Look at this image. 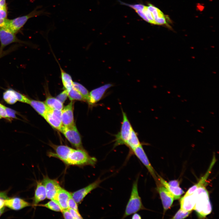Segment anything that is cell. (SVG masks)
I'll list each match as a JSON object with an SVG mask.
<instances>
[{
	"label": "cell",
	"instance_id": "cell-30",
	"mask_svg": "<svg viewBox=\"0 0 219 219\" xmlns=\"http://www.w3.org/2000/svg\"><path fill=\"white\" fill-rule=\"evenodd\" d=\"M191 211L183 210L181 208L172 217V219H184L187 216L191 213Z\"/></svg>",
	"mask_w": 219,
	"mask_h": 219
},
{
	"label": "cell",
	"instance_id": "cell-8",
	"mask_svg": "<svg viewBox=\"0 0 219 219\" xmlns=\"http://www.w3.org/2000/svg\"><path fill=\"white\" fill-rule=\"evenodd\" d=\"M61 115L62 110L48 108L43 118L52 127L60 131L63 126Z\"/></svg>",
	"mask_w": 219,
	"mask_h": 219
},
{
	"label": "cell",
	"instance_id": "cell-36",
	"mask_svg": "<svg viewBox=\"0 0 219 219\" xmlns=\"http://www.w3.org/2000/svg\"><path fill=\"white\" fill-rule=\"evenodd\" d=\"M68 97V93L66 90H64L58 95L56 98L63 103L64 102Z\"/></svg>",
	"mask_w": 219,
	"mask_h": 219
},
{
	"label": "cell",
	"instance_id": "cell-23",
	"mask_svg": "<svg viewBox=\"0 0 219 219\" xmlns=\"http://www.w3.org/2000/svg\"><path fill=\"white\" fill-rule=\"evenodd\" d=\"M215 161L216 159L215 156V155H214L211 165L210 166V167L209 168V170L207 171V172L205 175L197 183L189 189L185 194L186 195H190L193 193L198 187L203 186V184L205 183V181L207 179L210 171L213 165L215 162Z\"/></svg>",
	"mask_w": 219,
	"mask_h": 219
},
{
	"label": "cell",
	"instance_id": "cell-38",
	"mask_svg": "<svg viewBox=\"0 0 219 219\" xmlns=\"http://www.w3.org/2000/svg\"><path fill=\"white\" fill-rule=\"evenodd\" d=\"M65 219H74L68 208L62 209L61 211Z\"/></svg>",
	"mask_w": 219,
	"mask_h": 219
},
{
	"label": "cell",
	"instance_id": "cell-3",
	"mask_svg": "<svg viewBox=\"0 0 219 219\" xmlns=\"http://www.w3.org/2000/svg\"><path fill=\"white\" fill-rule=\"evenodd\" d=\"M96 162L95 158L90 156L83 149H73L68 157L66 164L94 166Z\"/></svg>",
	"mask_w": 219,
	"mask_h": 219
},
{
	"label": "cell",
	"instance_id": "cell-39",
	"mask_svg": "<svg viewBox=\"0 0 219 219\" xmlns=\"http://www.w3.org/2000/svg\"><path fill=\"white\" fill-rule=\"evenodd\" d=\"M7 17L6 7L0 8V19H6Z\"/></svg>",
	"mask_w": 219,
	"mask_h": 219
},
{
	"label": "cell",
	"instance_id": "cell-22",
	"mask_svg": "<svg viewBox=\"0 0 219 219\" xmlns=\"http://www.w3.org/2000/svg\"><path fill=\"white\" fill-rule=\"evenodd\" d=\"M45 103L48 108L62 110L63 108V103L56 98L48 96Z\"/></svg>",
	"mask_w": 219,
	"mask_h": 219
},
{
	"label": "cell",
	"instance_id": "cell-25",
	"mask_svg": "<svg viewBox=\"0 0 219 219\" xmlns=\"http://www.w3.org/2000/svg\"><path fill=\"white\" fill-rule=\"evenodd\" d=\"M61 78L63 88L67 92L73 87V82L71 76L63 70L60 66Z\"/></svg>",
	"mask_w": 219,
	"mask_h": 219
},
{
	"label": "cell",
	"instance_id": "cell-14",
	"mask_svg": "<svg viewBox=\"0 0 219 219\" xmlns=\"http://www.w3.org/2000/svg\"><path fill=\"white\" fill-rule=\"evenodd\" d=\"M74 102H71L62 110L61 119L62 124L66 127L75 125L73 114Z\"/></svg>",
	"mask_w": 219,
	"mask_h": 219
},
{
	"label": "cell",
	"instance_id": "cell-24",
	"mask_svg": "<svg viewBox=\"0 0 219 219\" xmlns=\"http://www.w3.org/2000/svg\"><path fill=\"white\" fill-rule=\"evenodd\" d=\"M141 144L138 137L137 133L133 128L130 133L126 145L129 148L131 151Z\"/></svg>",
	"mask_w": 219,
	"mask_h": 219
},
{
	"label": "cell",
	"instance_id": "cell-33",
	"mask_svg": "<svg viewBox=\"0 0 219 219\" xmlns=\"http://www.w3.org/2000/svg\"><path fill=\"white\" fill-rule=\"evenodd\" d=\"M0 116L2 118H4L9 121L11 120L8 117L5 108V106L0 103Z\"/></svg>",
	"mask_w": 219,
	"mask_h": 219
},
{
	"label": "cell",
	"instance_id": "cell-16",
	"mask_svg": "<svg viewBox=\"0 0 219 219\" xmlns=\"http://www.w3.org/2000/svg\"><path fill=\"white\" fill-rule=\"evenodd\" d=\"M31 206L30 203L18 197L9 198L5 202V206L14 210H20Z\"/></svg>",
	"mask_w": 219,
	"mask_h": 219
},
{
	"label": "cell",
	"instance_id": "cell-29",
	"mask_svg": "<svg viewBox=\"0 0 219 219\" xmlns=\"http://www.w3.org/2000/svg\"><path fill=\"white\" fill-rule=\"evenodd\" d=\"M46 207L51 210L57 211H61L62 209L58 203L53 200H51L46 203L37 204L36 206Z\"/></svg>",
	"mask_w": 219,
	"mask_h": 219
},
{
	"label": "cell",
	"instance_id": "cell-10",
	"mask_svg": "<svg viewBox=\"0 0 219 219\" xmlns=\"http://www.w3.org/2000/svg\"><path fill=\"white\" fill-rule=\"evenodd\" d=\"M50 145L55 152H49V156L57 158L66 164L68 157L73 149L64 145H58L50 144Z\"/></svg>",
	"mask_w": 219,
	"mask_h": 219
},
{
	"label": "cell",
	"instance_id": "cell-34",
	"mask_svg": "<svg viewBox=\"0 0 219 219\" xmlns=\"http://www.w3.org/2000/svg\"><path fill=\"white\" fill-rule=\"evenodd\" d=\"M18 101L29 104L30 99L25 96L16 91Z\"/></svg>",
	"mask_w": 219,
	"mask_h": 219
},
{
	"label": "cell",
	"instance_id": "cell-32",
	"mask_svg": "<svg viewBox=\"0 0 219 219\" xmlns=\"http://www.w3.org/2000/svg\"><path fill=\"white\" fill-rule=\"evenodd\" d=\"M68 208L74 209L78 212H79L77 203L73 198L71 194L68 200Z\"/></svg>",
	"mask_w": 219,
	"mask_h": 219
},
{
	"label": "cell",
	"instance_id": "cell-12",
	"mask_svg": "<svg viewBox=\"0 0 219 219\" xmlns=\"http://www.w3.org/2000/svg\"><path fill=\"white\" fill-rule=\"evenodd\" d=\"M102 181V180L98 178L86 187L71 193L73 198L77 203H80L89 193L99 187Z\"/></svg>",
	"mask_w": 219,
	"mask_h": 219
},
{
	"label": "cell",
	"instance_id": "cell-42",
	"mask_svg": "<svg viewBox=\"0 0 219 219\" xmlns=\"http://www.w3.org/2000/svg\"><path fill=\"white\" fill-rule=\"evenodd\" d=\"M8 19H0V27L5 26L8 21Z\"/></svg>",
	"mask_w": 219,
	"mask_h": 219
},
{
	"label": "cell",
	"instance_id": "cell-4",
	"mask_svg": "<svg viewBox=\"0 0 219 219\" xmlns=\"http://www.w3.org/2000/svg\"><path fill=\"white\" fill-rule=\"evenodd\" d=\"M123 120L120 131L115 135L114 147L124 144L126 145L131 130L133 129L126 113L122 110Z\"/></svg>",
	"mask_w": 219,
	"mask_h": 219
},
{
	"label": "cell",
	"instance_id": "cell-5",
	"mask_svg": "<svg viewBox=\"0 0 219 219\" xmlns=\"http://www.w3.org/2000/svg\"><path fill=\"white\" fill-rule=\"evenodd\" d=\"M45 13L43 10L35 9L28 14L16 18L12 20L8 19L5 26L15 34L23 26L30 18Z\"/></svg>",
	"mask_w": 219,
	"mask_h": 219
},
{
	"label": "cell",
	"instance_id": "cell-37",
	"mask_svg": "<svg viewBox=\"0 0 219 219\" xmlns=\"http://www.w3.org/2000/svg\"><path fill=\"white\" fill-rule=\"evenodd\" d=\"M68 209L74 219H82L83 218L79 212L70 208H68Z\"/></svg>",
	"mask_w": 219,
	"mask_h": 219
},
{
	"label": "cell",
	"instance_id": "cell-26",
	"mask_svg": "<svg viewBox=\"0 0 219 219\" xmlns=\"http://www.w3.org/2000/svg\"><path fill=\"white\" fill-rule=\"evenodd\" d=\"M3 98L7 103L10 105L13 104L18 101L16 91L12 89H9L4 92Z\"/></svg>",
	"mask_w": 219,
	"mask_h": 219
},
{
	"label": "cell",
	"instance_id": "cell-17",
	"mask_svg": "<svg viewBox=\"0 0 219 219\" xmlns=\"http://www.w3.org/2000/svg\"><path fill=\"white\" fill-rule=\"evenodd\" d=\"M196 198L195 191L190 195L185 194L180 200V208L187 211H192L195 206Z\"/></svg>",
	"mask_w": 219,
	"mask_h": 219
},
{
	"label": "cell",
	"instance_id": "cell-45",
	"mask_svg": "<svg viewBox=\"0 0 219 219\" xmlns=\"http://www.w3.org/2000/svg\"><path fill=\"white\" fill-rule=\"evenodd\" d=\"M2 118L1 117V116H0V120Z\"/></svg>",
	"mask_w": 219,
	"mask_h": 219
},
{
	"label": "cell",
	"instance_id": "cell-43",
	"mask_svg": "<svg viewBox=\"0 0 219 219\" xmlns=\"http://www.w3.org/2000/svg\"><path fill=\"white\" fill-rule=\"evenodd\" d=\"M141 216L136 213L133 214L132 216V219H141Z\"/></svg>",
	"mask_w": 219,
	"mask_h": 219
},
{
	"label": "cell",
	"instance_id": "cell-2",
	"mask_svg": "<svg viewBox=\"0 0 219 219\" xmlns=\"http://www.w3.org/2000/svg\"><path fill=\"white\" fill-rule=\"evenodd\" d=\"M138 177L134 182L130 196L126 206L122 218L137 213L138 211L145 210L144 206L138 190Z\"/></svg>",
	"mask_w": 219,
	"mask_h": 219
},
{
	"label": "cell",
	"instance_id": "cell-35",
	"mask_svg": "<svg viewBox=\"0 0 219 219\" xmlns=\"http://www.w3.org/2000/svg\"><path fill=\"white\" fill-rule=\"evenodd\" d=\"M8 198L6 192L0 191V209L5 207V200Z\"/></svg>",
	"mask_w": 219,
	"mask_h": 219
},
{
	"label": "cell",
	"instance_id": "cell-41",
	"mask_svg": "<svg viewBox=\"0 0 219 219\" xmlns=\"http://www.w3.org/2000/svg\"><path fill=\"white\" fill-rule=\"evenodd\" d=\"M168 183L170 186L174 187H179V182L177 180L170 181Z\"/></svg>",
	"mask_w": 219,
	"mask_h": 219
},
{
	"label": "cell",
	"instance_id": "cell-15",
	"mask_svg": "<svg viewBox=\"0 0 219 219\" xmlns=\"http://www.w3.org/2000/svg\"><path fill=\"white\" fill-rule=\"evenodd\" d=\"M157 186L164 211H166L171 206L174 200V196L162 185H160L159 184Z\"/></svg>",
	"mask_w": 219,
	"mask_h": 219
},
{
	"label": "cell",
	"instance_id": "cell-31",
	"mask_svg": "<svg viewBox=\"0 0 219 219\" xmlns=\"http://www.w3.org/2000/svg\"><path fill=\"white\" fill-rule=\"evenodd\" d=\"M5 108L7 115L11 121L13 119H18L16 116V112L15 110L5 106Z\"/></svg>",
	"mask_w": 219,
	"mask_h": 219
},
{
	"label": "cell",
	"instance_id": "cell-18",
	"mask_svg": "<svg viewBox=\"0 0 219 219\" xmlns=\"http://www.w3.org/2000/svg\"><path fill=\"white\" fill-rule=\"evenodd\" d=\"M71 195V193L61 187L54 200L58 203L62 210L68 209V202Z\"/></svg>",
	"mask_w": 219,
	"mask_h": 219
},
{
	"label": "cell",
	"instance_id": "cell-13",
	"mask_svg": "<svg viewBox=\"0 0 219 219\" xmlns=\"http://www.w3.org/2000/svg\"><path fill=\"white\" fill-rule=\"evenodd\" d=\"M113 86L112 84L108 83L92 90L89 92L87 102L91 106L95 105L102 99L107 90Z\"/></svg>",
	"mask_w": 219,
	"mask_h": 219
},
{
	"label": "cell",
	"instance_id": "cell-40",
	"mask_svg": "<svg viewBox=\"0 0 219 219\" xmlns=\"http://www.w3.org/2000/svg\"><path fill=\"white\" fill-rule=\"evenodd\" d=\"M155 25H163L166 24L165 17L157 19L155 20Z\"/></svg>",
	"mask_w": 219,
	"mask_h": 219
},
{
	"label": "cell",
	"instance_id": "cell-19",
	"mask_svg": "<svg viewBox=\"0 0 219 219\" xmlns=\"http://www.w3.org/2000/svg\"><path fill=\"white\" fill-rule=\"evenodd\" d=\"M46 198V191L42 182H37L33 198V205L36 206L39 202L44 200Z\"/></svg>",
	"mask_w": 219,
	"mask_h": 219
},
{
	"label": "cell",
	"instance_id": "cell-7",
	"mask_svg": "<svg viewBox=\"0 0 219 219\" xmlns=\"http://www.w3.org/2000/svg\"><path fill=\"white\" fill-rule=\"evenodd\" d=\"M131 152L135 155L145 166L155 181L157 185L159 184L160 183L158 180V179L154 168L149 162L142 144L135 148L131 151Z\"/></svg>",
	"mask_w": 219,
	"mask_h": 219
},
{
	"label": "cell",
	"instance_id": "cell-20",
	"mask_svg": "<svg viewBox=\"0 0 219 219\" xmlns=\"http://www.w3.org/2000/svg\"><path fill=\"white\" fill-rule=\"evenodd\" d=\"M159 176V181L161 184L166 188L173 195L174 200L178 199L184 192L179 186L174 187L170 186L164 179Z\"/></svg>",
	"mask_w": 219,
	"mask_h": 219
},
{
	"label": "cell",
	"instance_id": "cell-27",
	"mask_svg": "<svg viewBox=\"0 0 219 219\" xmlns=\"http://www.w3.org/2000/svg\"><path fill=\"white\" fill-rule=\"evenodd\" d=\"M73 87L88 102L89 98V93L88 90L83 85L76 82H73Z\"/></svg>",
	"mask_w": 219,
	"mask_h": 219
},
{
	"label": "cell",
	"instance_id": "cell-6",
	"mask_svg": "<svg viewBox=\"0 0 219 219\" xmlns=\"http://www.w3.org/2000/svg\"><path fill=\"white\" fill-rule=\"evenodd\" d=\"M60 131L77 149H83L81 137L75 125L69 127L63 126Z\"/></svg>",
	"mask_w": 219,
	"mask_h": 219
},
{
	"label": "cell",
	"instance_id": "cell-11",
	"mask_svg": "<svg viewBox=\"0 0 219 219\" xmlns=\"http://www.w3.org/2000/svg\"><path fill=\"white\" fill-rule=\"evenodd\" d=\"M42 182L45 186L47 198L54 200L57 194L61 187L56 180L50 179L47 176H44Z\"/></svg>",
	"mask_w": 219,
	"mask_h": 219
},
{
	"label": "cell",
	"instance_id": "cell-28",
	"mask_svg": "<svg viewBox=\"0 0 219 219\" xmlns=\"http://www.w3.org/2000/svg\"><path fill=\"white\" fill-rule=\"evenodd\" d=\"M67 92L68 97L71 101L76 100L86 101L84 97L73 87L70 90Z\"/></svg>",
	"mask_w": 219,
	"mask_h": 219
},
{
	"label": "cell",
	"instance_id": "cell-9",
	"mask_svg": "<svg viewBox=\"0 0 219 219\" xmlns=\"http://www.w3.org/2000/svg\"><path fill=\"white\" fill-rule=\"evenodd\" d=\"M0 55L7 46L14 42H20L15 34L5 27H0Z\"/></svg>",
	"mask_w": 219,
	"mask_h": 219
},
{
	"label": "cell",
	"instance_id": "cell-44",
	"mask_svg": "<svg viewBox=\"0 0 219 219\" xmlns=\"http://www.w3.org/2000/svg\"><path fill=\"white\" fill-rule=\"evenodd\" d=\"M5 208V207H3L0 209V217L4 212Z\"/></svg>",
	"mask_w": 219,
	"mask_h": 219
},
{
	"label": "cell",
	"instance_id": "cell-21",
	"mask_svg": "<svg viewBox=\"0 0 219 219\" xmlns=\"http://www.w3.org/2000/svg\"><path fill=\"white\" fill-rule=\"evenodd\" d=\"M29 104L43 117L48 109L44 102L40 101L30 99Z\"/></svg>",
	"mask_w": 219,
	"mask_h": 219
},
{
	"label": "cell",
	"instance_id": "cell-1",
	"mask_svg": "<svg viewBox=\"0 0 219 219\" xmlns=\"http://www.w3.org/2000/svg\"><path fill=\"white\" fill-rule=\"evenodd\" d=\"M196 198L194 208L199 216L205 217L210 214L212 206L210 200L209 193L203 186L198 187L195 191Z\"/></svg>",
	"mask_w": 219,
	"mask_h": 219
}]
</instances>
